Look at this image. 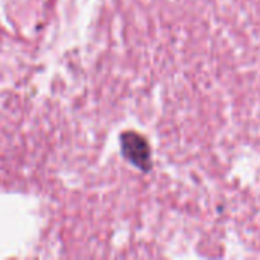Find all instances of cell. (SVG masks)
<instances>
[{
    "label": "cell",
    "mask_w": 260,
    "mask_h": 260,
    "mask_svg": "<svg viewBox=\"0 0 260 260\" xmlns=\"http://www.w3.org/2000/svg\"><path fill=\"white\" fill-rule=\"evenodd\" d=\"M123 149L126 157L137 166H146L149 163V148L146 142L136 136L129 134L123 139Z\"/></svg>",
    "instance_id": "obj_1"
}]
</instances>
